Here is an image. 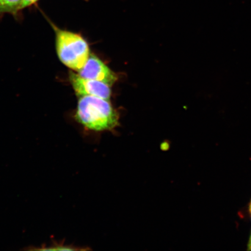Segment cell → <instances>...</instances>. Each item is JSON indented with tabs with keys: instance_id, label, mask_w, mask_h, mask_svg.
Segmentation results:
<instances>
[{
	"instance_id": "6da1fadb",
	"label": "cell",
	"mask_w": 251,
	"mask_h": 251,
	"mask_svg": "<svg viewBox=\"0 0 251 251\" xmlns=\"http://www.w3.org/2000/svg\"><path fill=\"white\" fill-rule=\"evenodd\" d=\"M79 98L75 119L84 129L100 133L118 126L119 115L109 100L92 96Z\"/></svg>"
},
{
	"instance_id": "7a4b0ae2",
	"label": "cell",
	"mask_w": 251,
	"mask_h": 251,
	"mask_svg": "<svg viewBox=\"0 0 251 251\" xmlns=\"http://www.w3.org/2000/svg\"><path fill=\"white\" fill-rule=\"evenodd\" d=\"M55 34L56 54L63 64L78 71L85 65L90 53L87 41L80 34L61 29L51 23Z\"/></svg>"
},
{
	"instance_id": "3957f363",
	"label": "cell",
	"mask_w": 251,
	"mask_h": 251,
	"mask_svg": "<svg viewBox=\"0 0 251 251\" xmlns=\"http://www.w3.org/2000/svg\"><path fill=\"white\" fill-rule=\"evenodd\" d=\"M70 81L78 97L92 96L107 100L111 98V86L105 83L83 78L74 72H70Z\"/></svg>"
},
{
	"instance_id": "277c9868",
	"label": "cell",
	"mask_w": 251,
	"mask_h": 251,
	"mask_svg": "<svg viewBox=\"0 0 251 251\" xmlns=\"http://www.w3.org/2000/svg\"><path fill=\"white\" fill-rule=\"evenodd\" d=\"M83 78L101 81L112 86L118 78L117 75L95 55L90 54L85 65L78 71Z\"/></svg>"
},
{
	"instance_id": "5b68a950",
	"label": "cell",
	"mask_w": 251,
	"mask_h": 251,
	"mask_svg": "<svg viewBox=\"0 0 251 251\" xmlns=\"http://www.w3.org/2000/svg\"><path fill=\"white\" fill-rule=\"evenodd\" d=\"M22 4L23 0H0V13L17 14Z\"/></svg>"
},
{
	"instance_id": "8992f818",
	"label": "cell",
	"mask_w": 251,
	"mask_h": 251,
	"mask_svg": "<svg viewBox=\"0 0 251 251\" xmlns=\"http://www.w3.org/2000/svg\"><path fill=\"white\" fill-rule=\"evenodd\" d=\"M42 250H64V251H74V250H85L83 249L75 247L72 246H67L61 243H54L50 248L42 249Z\"/></svg>"
},
{
	"instance_id": "52a82bcc",
	"label": "cell",
	"mask_w": 251,
	"mask_h": 251,
	"mask_svg": "<svg viewBox=\"0 0 251 251\" xmlns=\"http://www.w3.org/2000/svg\"><path fill=\"white\" fill-rule=\"evenodd\" d=\"M38 0H23V4H22L21 9H23L29 6L32 5Z\"/></svg>"
},
{
	"instance_id": "ba28073f",
	"label": "cell",
	"mask_w": 251,
	"mask_h": 251,
	"mask_svg": "<svg viewBox=\"0 0 251 251\" xmlns=\"http://www.w3.org/2000/svg\"><path fill=\"white\" fill-rule=\"evenodd\" d=\"M248 250L251 251V235L250 238L249 244H248Z\"/></svg>"
},
{
	"instance_id": "9c48e42d",
	"label": "cell",
	"mask_w": 251,
	"mask_h": 251,
	"mask_svg": "<svg viewBox=\"0 0 251 251\" xmlns=\"http://www.w3.org/2000/svg\"><path fill=\"white\" fill-rule=\"evenodd\" d=\"M249 211L251 214V201L249 205Z\"/></svg>"
}]
</instances>
